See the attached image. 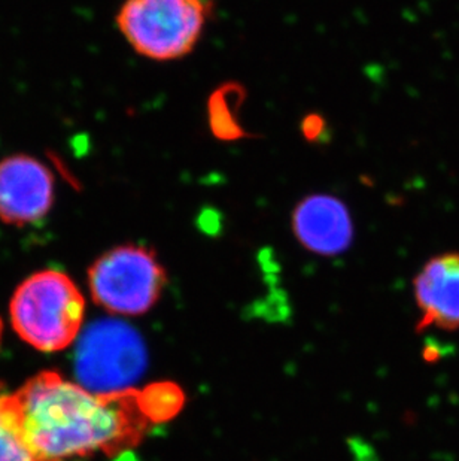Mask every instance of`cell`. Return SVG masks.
I'll return each instance as SVG.
<instances>
[{"instance_id":"obj_1","label":"cell","mask_w":459,"mask_h":461,"mask_svg":"<svg viewBox=\"0 0 459 461\" xmlns=\"http://www.w3.org/2000/svg\"><path fill=\"white\" fill-rule=\"evenodd\" d=\"M9 397L40 461L113 457L136 447L154 424L142 392L95 393L52 370L36 375Z\"/></svg>"},{"instance_id":"obj_2","label":"cell","mask_w":459,"mask_h":461,"mask_svg":"<svg viewBox=\"0 0 459 461\" xmlns=\"http://www.w3.org/2000/svg\"><path fill=\"white\" fill-rule=\"evenodd\" d=\"M14 330L42 353L69 348L78 339L86 317V299L69 275L56 269L24 279L9 303Z\"/></svg>"},{"instance_id":"obj_3","label":"cell","mask_w":459,"mask_h":461,"mask_svg":"<svg viewBox=\"0 0 459 461\" xmlns=\"http://www.w3.org/2000/svg\"><path fill=\"white\" fill-rule=\"evenodd\" d=\"M208 4L203 0H126L117 23L140 56L175 60L193 51L203 32Z\"/></svg>"},{"instance_id":"obj_4","label":"cell","mask_w":459,"mask_h":461,"mask_svg":"<svg viewBox=\"0 0 459 461\" xmlns=\"http://www.w3.org/2000/svg\"><path fill=\"white\" fill-rule=\"evenodd\" d=\"M166 283V270L156 253L140 245L109 249L88 269V287L95 303L124 317L154 308Z\"/></svg>"},{"instance_id":"obj_5","label":"cell","mask_w":459,"mask_h":461,"mask_svg":"<svg viewBox=\"0 0 459 461\" xmlns=\"http://www.w3.org/2000/svg\"><path fill=\"white\" fill-rule=\"evenodd\" d=\"M147 365L145 345L138 331L124 322H94L79 340L76 374L79 384L95 393L133 390Z\"/></svg>"},{"instance_id":"obj_6","label":"cell","mask_w":459,"mask_h":461,"mask_svg":"<svg viewBox=\"0 0 459 461\" xmlns=\"http://www.w3.org/2000/svg\"><path fill=\"white\" fill-rule=\"evenodd\" d=\"M54 202V178L44 163L29 156L0 161V221L27 226L47 217Z\"/></svg>"},{"instance_id":"obj_7","label":"cell","mask_w":459,"mask_h":461,"mask_svg":"<svg viewBox=\"0 0 459 461\" xmlns=\"http://www.w3.org/2000/svg\"><path fill=\"white\" fill-rule=\"evenodd\" d=\"M413 294L420 313L418 330H458L459 253L427 261L413 281Z\"/></svg>"},{"instance_id":"obj_8","label":"cell","mask_w":459,"mask_h":461,"mask_svg":"<svg viewBox=\"0 0 459 461\" xmlns=\"http://www.w3.org/2000/svg\"><path fill=\"white\" fill-rule=\"evenodd\" d=\"M292 230L304 249L321 256L346 251L354 238L346 205L327 194H315L299 203L292 213Z\"/></svg>"},{"instance_id":"obj_9","label":"cell","mask_w":459,"mask_h":461,"mask_svg":"<svg viewBox=\"0 0 459 461\" xmlns=\"http://www.w3.org/2000/svg\"><path fill=\"white\" fill-rule=\"evenodd\" d=\"M0 461H40L22 433L9 394L0 396Z\"/></svg>"},{"instance_id":"obj_10","label":"cell","mask_w":459,"mask_h":461,"mask_svg":"<svg viewBox=\"0 0 459 461\" xmlns=\"http://www.w3.org/2000/svg\"><path fill=\"white\" fill-rule=\"evenodd\" d=\"M2 330H4V322H2V318H0V339H2Z\"/></svg>"},{"instance_id":"obj_11","label":"cell","mask_w":459,"mask_h":461,"mask_svg":"<svg viewBox=\"0 0 459 461\" xmlns=\"http://www.w3.org/2000/svg\"><path fill=\"white\" fill-rule=\"evenodd\" d=\"M203 2H206V4H208L209 0H203Z\"/></svg>"}]
</instances>
